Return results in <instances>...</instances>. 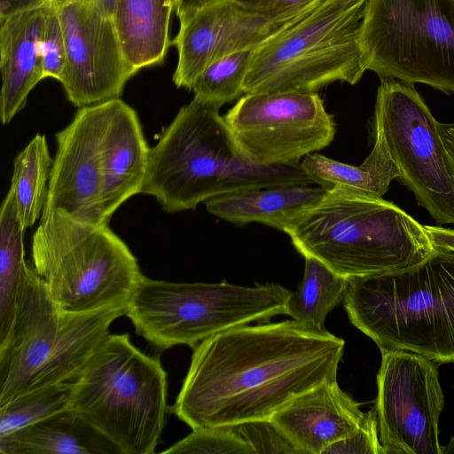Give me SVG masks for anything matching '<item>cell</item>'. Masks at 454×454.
I'll list each match as a JSON object with an SVG mask.
<instances>
[{"label": "cell", "instance_id": "d590c367", "mask_svg": "<svg viewBox=\"0 0 454 454\" xmlns=\"http://www.w3.org/2000/svg\"><path fill=\"white\" fill-rule=\"evenodd\" d=\"M438 129L444 147L447 164L454 179V122H438Z\"/></svg>", "mask_w": 454, "mask_h": 454}, {"label": "cell", "instance_id": "603a6c76", "mask_svg": "<svg viewBox=\"0 0 454 454\" xmlns=\"http://www.w3.org/2000/svg\"><path fill=\"white\" fill-rule=\"evenodd\" d=\"M375 141L369 156L359 166L342 163L314 153L300 163L310 179L323 187H342L383 198L391 182L399 177L381 129L374 124Z\"/></svg>", "mask_w": 454, "mask_h": 454}, {"label": "cell", "instance_id": "d6986e66", "mask_svg": "<svg viewBox=\"0 0 454 454\" xmlns=\"http://www.w3.org/2000/svg\"><path fill=\"white\" fill-rule=\"evenodd\" d=\"M49 4L0 21L3 124L25 107L30 91L44 79L40 40Z\"/></svg>", "mask_w": 454, "mask_h": 454}, {"label": "cell", "instance_id": "f546056e", "mask_svg": "<svg viewBox=\"0 0 454 454\" xmlns=\"http://www.w3.org/2000/svg\"><path fill=\"white\" fill-rule=\"evenodd\" d=\"M43 77L60 81L67 62L64 32L54 0L48 5L40 40Z\"/></svg>", "mask_w": 454, "mask_h": 454}, {"label": "cell", "instance_id": "3957f363", "mask_svg": "<svg viewBox=\"0 0 454 454\" xmlns=\"http://www.w3.org/2000/svg\"><path fill=\"white\" fill-rule=\"evenodd\" d=\"M294 248L346 278L417 265L436 247L424 225L391 201L333 187L286 230Z\"/></svg>", "mask_w": 454, "mask_h": 454}, {"label": "cell", "instance_id": "5b68a950", "mask_svg": "<svg viewBox=\"0 0 454 454\" xmlns=\"http://www.w3.org/2000/svg\"><path fill=\"white\" fill-rule=\"evenodd\" d=\"M126 308L86 313L60 309L27 261L16 314L0 343V406L27 391L73 381Z\"/></svg>", "mask_w": 454, "mask_h": 454}, {"label": "cell", "instance_id": "8fae6325", "mask_svg": "<svg viewBox=\"0 0 454 454\" xmlns=\"http://www.w3.org/2000/svg\"><path fill=\"white\" fill-rule=\"evenodd\" d=\"M374 124L385 137L398 181L438 225L454 223V179L434 119L414 83L380 79Z\"/></svg>", "mask_w": 454, "mask_h": 454}, {"label": "cell", "instance_id": "1f68e13d", "mask_svg": "<svg viewBox=\"0 0 454 454\" xmlns=\"http://www.w3.org/2000/svg\"><path fill=\"white\" fill-rule=\"evenodd\" d=\"M385 454L379 436L375 410L364 414L363 423L348 437L331 445L324 454Z\"/></svg>", "mask_w": 454, "mask_h": 454}, {"label": "cell", "instance_id": "ab89813d", "mask_svg": "<svg viewBox=\"0 0 454 454\" xmlns=\"http://www.w3.org/2000/svg\"><path fill=\"white\" fill-rule=\"evenodd\" d=\"M340 1L343 2V3L349 4V3H354V2L360 1V0H340Z\"/></svg>", "mask_w": 454, "mask_h": 454}, {"label": "cell", "instance_id": "44dd1931", "mask_svg": "<svg viewBox=\"0 0 454 454\" xmlns=\"http://www.w3.org/2000/svg\"><path fill=\"white\" fill-rule=\"evenodd\" d=\"M176 0H117L113 20L124 58L136 74L163 61L172 43L171 13Z\"/></svg>", "mask_w": 454, "mask_h": 454}, {"label": "cell", "instance_id": "8d00e7d4", "mask_svg": "<svg viewBox=\"0 0 454 454\" xmlns=\"http://www.w3.org/2000/svg\"><path fill=\"white\" fill-rule=\"evenodd\" d=\"M222 1L224 0H176L175 12L179 21H183L196 11Z\"/></svg>", "mask_w": 454, "mask_h": 454}, {"label": "cell", "instance_id": "74e56055", "mask_svg": "<svg viewBox=\"0 0 454 454\" xmlns=\"http://www.w3.org/2000/svg\"><path fill=\"white\" fill-rule=\"evenodd\" d=\"M95 2L106 14L113 18L117 0H92Z\"/></svg>", "mask_w": 454, "mask_h": 454}, {"label": "cell", "instance_id": "e0dca14e", "mask_svg": "<svg viewBox=\"0 0 454 454\" xmlns=\"http://www.w3.org/2000/svg\"><path fill=\"white\" fill-rule=\"evenodd\" d=\"M104 105L102 212L109 223L126 200L141 193L150 147L133 107L120 98L106 101Z\"/></svg>", "mask_w": 454, "mask_h": 454}, {"label": "cell", "instance_id": "e575fe53", "mask_svg": "<svg viewBox=\"0 0 454 454\" xmlns=\"http://www.w3.org/2000/svg\"><path fill=\"white\" fill-rule=\"evenodd\" d=\"M424 228L435 247L454 251V229L441 225H424Z\"/></svg>", "mask_w": 454, "mask_h": 454}, {"label": "cell", "instance_id": "836d02e7", "mask_svg": "<svg viewBox=\"0 0 454 454\" xmlns=\"http://www.w3.org/2000/svg\"><path fill=\"white\" fill-rule=\"evenodd\" d=\"M51 0H0V21L43 7Z\"/></svg>", "mask_w": 454, "mask_h": 454}, {"label": "cell", "instance_id": "7c38bea8", "mask_svg": "<svg viewBox=\"0 0 454 454\" xmlns=\"http://www.w3.org/2000/svg\"><path fill=\"white\" fill-rule=\"evenodd\" d=\"M223 119L240 155L258 166L299 164L336 133L317 93L244 94Z\"/></svg>", "mask_w": 454, "mask_h": 454}, {"label": "cell", "instance_id": "8992f818", "mask_svg": "<svg viewBox=\"0 0 454 454\" xmlns=\"http://www.w3.org/2000/svg\"><path fill=\"white\" fill-rule=\"evenodd\" d=\"M167 376L129 334L109 333L73 380L70 409L120 454H153L170 411Z\"/></svg>", "mask_w": 454, "mask_h": 454}, {"label": "cell", "instance_id": "d4e9b609", "mask_svg": "<svg viewBox=\"0 0 454 454\" xmlns=\"http://www.w3.org/2000/svg\"><path fill=\"white\" fill-rule=\"evenodd\" d=\"M53 159L44 135L36 134L13 160L12 190L24 229L42 215Z\"/></svg>", "mask_w": 454, "mask_h": 454}, {"label": "cell", "instance_id": "ba28073f", "mask_svg": "<svg viewBox=\"0 0 454 454\" xmlns=\"http://www.w3.org/2000/svg\"><path fill=\"white\" fill-rule=\"evenodd\" d=\"M367 0H325L309 15L254 49L244 94L317 93L356 84L366 71L359 43Z\"/></svg>", "mask_w": 454, "mask_h": 454}, {"label": "cell", "instance_id": "f1b7e54d", "mask_svg": "<svg viewBox=\"0 0 454 454\" xmlns=\"http://www.w3.org/2000/svg\"><path fill=\"white\" fill-rule=\"evenodd\" d=\"M171 454H255L233 427H201L169 446Z\"/></svg>", "mask_w": 454, "mask_h": 454}, {"label": "cell", "instance_id": "277c9868", "mask_svg": "<svg viewBox=\"0 0 454 454\" xmlns=\"http://www.w3.org/2000/svg\"><path fill=\"white\" fill-rule=\"evenodd\" d=\"M350 322L381 350L454 363V251L436 247L407 269L347 278Z\"/></svg>", "mask_w": 454, "mask_h": 454}, {"label": "cell", "instance_id": "83f0119b", "mask_svg": "<svg viewBox=\"0 0 454 454\" xmlns=\"http://www.w3.org/2000/svg\"><path fill=\"white\" fill-rule=\"evenodd\" d=\"M253 51H238L207 66L193 83V98L220 109L244 95L243 82Z\"/></svg>", "mask_w": 454, "mask_h": 454}, {"label": "cell", "instance_id": "d6a6232c", "mask_svg": "<svg viewBox=\"0 0 454 454\" xmlns=\"http://www.w3.org/2000/svg\"><path fill=\"white\" fill-rule=\"evenodd\" d=\"M245 9L260 13H278L309 5L320 0H233Z\"/></svg>", "mask_w": 454, "mask_h": 454}, {"label": "cell", "instance_id": "30bf717a", "mask_svg": "<svg viewBox=\"0 0 454 454\" xmlns=\"http://www.w3.org/2000/svg\"><path fill=\"white\" fill-rule=\"evenodd\" d=\"M359 43L380 79L454 94V0H367Z\"/></svg>", "mask_w": 454, "mask_h": 454}, {"label": "cell", "instance_id": "cb8c5ba5", "mask_svg": "<svg viewBox=\"0 0 454 454\" xmlns=\"http://www.w3.org/2000/svg\"><path fill=\"white\" fill-rule=\"evenodd\" d=\"M24 231L14 195L9 189L0 212V343L12 330L27 265Z\"/></svg>", "mask_w": 454, "mask_h": 454}, {"label": "cell", "instance_id": "4316f807", "mask_svg": "<svg viewBox=\"0 0 454 454\" xmlns=\"http://www.w3.org/2000/svg\"><path fill=\"white\" fill-rule=\"evenodd\" d=\"M73 381L45 385L0 406V437H4L71 407Z\"/></svg>", "mask_w": 454, "mask_h": 454}, {"label": "cell", "instance_id": "4fadbf2b", "mask_svg": "<svg viewBox=\"0 0 454 454\" xmlns=\"http://www.w3.org/2000/svg\"><path fill=\"white\" fill-rule=\"evenodd\" d=\"M380 352L374 410L385 454H443L444 395L435 363L405 350Z\"/></svg>", "mask_w": 454, "mask_h": 454}, {"label": "cell", "instance_id": "6da1fadb", "mask_svg": "<svg viewBox=\"0 0 454 454\" xmlns=\"http://www.w3.org/2000/svg\"><path fill=\"white\" fill-rule=\"evenodd\" d=\"M345 341L296 320L236 326L200 342L170 411L192 429L270 419L337 380Z\"/></svg>", "mask_w": 454, "mask_h": 454}, {"label": "cell", "instance_id": "4dcf8cb0", "mask_svg": "<svg viewBox=\"0 0 454 454\" xmlns=\"http://www.w3.org/2000/svg\"><path fill=\"white\" fill-rule=\"evenodd\" d=\"M254 453L300 454L286 434L270 419H258L233 427Z\"/></svg>", "mask_w": 454, "mask_h": 454}, {"label": "cell", "instance_id": "7a4b0ae2", "mask_svg": "<svg viewBox=\"0 0 454 454\" xmlns=\"http://www.w3.org/2000/svg\"><path fill=\"white\" fill-rule=\"evenodd\" d=\"M312 183L300 163L258 166L247 161L219 108L193 98L150 147L141 193L175 213L226 193Z\"/></svg>", "mask_w": 454, "mask_h": 454}, {"label": "cell", "instance_id": "52a82bcc", "mask_svg": "<svg viewBox=\"0 0 454 454\" xmlns=\"http://www.w3.org/2000/svg\"><path fill=\"white\" fill-rule=\"evenodd\" d=\"M31 248L49 294L69 312L127 308L144 275L108 224L82 223L60 210L42 214Z\"/></svg>", "mask_w": 454, "mask_h": 454}, {"label": "cell", "instance_id": "ffe728a7", "mask_svg": "<svg viewBox=\"0 0 454 454\" xmlns=\"http://www.w3.org/2000/svg\"><path fill=\"white\" fill-rule=\"evenodd\" d=\"M323 187L280 185L226 193L207 200V210L225 221L260 223L286 232L293 222L325 193Z\"/></svg>", "mask_w": 454, "mask_h": 454}, {"label": "cell", "instance_id": "5bb4252c", "mask_svg": "<svg viewBox=\"0 0 454 454\" xmlns=\"http://www.w3.org/2000/svg\"><path fill=\"white\" fill-rule=\"evenodd\" d=\"M67 50L60 79L75 106L119 98L135 74L128 65L113 18L92 0H54Z\"/></svg>", "mask_w": 454, "mask_h": 454}, {"label": "cell", "instance_id": "484cf974", "mask_svg": "<svg viewBox=\"0 0 454 454\" xmlns=\"http://www.w3.org/2000/svg\"><path fill=\"white\" fill-rule=\"evenodd\" d=\"M347 278L312 257H305L301 282L287 302L286 315L308 326L325 329L327 315L343 302Z\"/></svg>", "mask_w": 454, "mask_h": 454}, {"label": "cell", "instance_id": "ac0fdd59", "mask_svg": "<svg viewBox=\"0 0 454 454\" xmlns=\"http://www.w3.org/2000/svg\"><path fill=\"white\" fill-rule=\"evenodd\" d=\"M364 414L333 380L298 395L271 419L300 454H324L331 445L356 431Z\"/></svg>", "mask_w": 454, "mask_h": 454}, {"label": "cell", "instance_id": "7402d4cb", "mask_svg": "<svg viewBox=\"0 0 454 454\" xmlns=\"http://www.w3.org/2000/svg\"><path fill=\"white\" fill-rule=\"evenodd\" d=\"M117 448L68 409L0 437V454H110Z\"/></svg>", "mask_w": 454, "mask_h": 454}, {"label": "cell", "instance_id": "9a60e30c", "mask_svg": "<svg viewBox=\"0 0 454 454\" xmlns=\"http://www.w3.org/2000/svg\"><path fill=\"white\" fill-rule=\"evenodd\" d=\"M325 0L278 13L249 11L233 0L203 7L183 21L172 41L178 52L173 82L192 90L200 74L230 54L254 50L309 15Z\"/></svg>", "mask_w": 454, "mask_h": 454}, {"label": "cell", "instance_id": "2e32d148", "mask_svg": "<svg viewBox=\"0 0 454 454\" xmlns=\"http://www.w3.org/2000/svg\"><path fill=\"white\" fill-rule=\"evenodd\" d=\"M104 114V102L81 107L56 134L57 151L43 213L60 210L82 223H109L102 212Z\"/></svg>", "mask_w": 454, "mask_h": 454}, {"label": "cell", "instance_id": "f35d334b", "mask_svg": "<svg viewBox=\"0 0 454 454\" xmlns=\"http://www.w3.org/2000/svg\"><path fill=\"white\" fill-rule=\"evenodd\" d=\"M454 454V434L450 437L449 443L444 447L443 454Z\"/></svg>", "mask_w": 454, "mask_h": 454}, {"label": "cell", "instance_id": "9c48e42d", "mask_svg": "<svg viewBox=\"0 0 454 454\" xmlns=\"http://www.w3.org/2000/svg\"><path fill=\"white\" fill-rule=\"evenodd\" d=\"M291 294L278 284L176 283L143 275L125 316L137 334L159 350L193 348L223 331L286 315Z\"/></svg>", "mask_w": 454, "mask_h": 454}]
</instances>
